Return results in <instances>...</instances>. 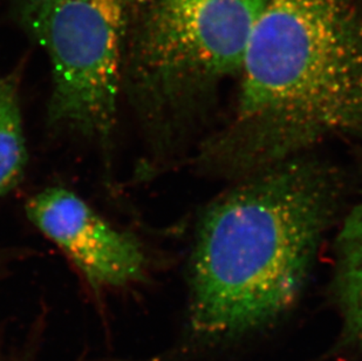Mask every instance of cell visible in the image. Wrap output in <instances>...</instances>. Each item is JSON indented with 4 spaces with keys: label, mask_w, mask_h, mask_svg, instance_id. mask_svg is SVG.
I'll use <instances>...</instances> for the list:
<instances>
[{
    "label": "cell",
    "mask_w": 362,
    "mask_h": 361,
    "mask_svg": "<svg viewBox=\"0 0 362 361\" xmlns=\"http://www.w3.org/2000/svg\"><path fill=\"white\" fill-rule=\"evenodd\" d=\"M21 81V69L0 75V198L23 182L28 167Z\"/></svg>",
    "instance_id": "cell-7"
},
{
    "label": "cell",
    "mask_w": 362,
    "mask_h": 361,
    "mask_svg": "<svg viewBox=\"0 0 362 361\" xmlns=\"http://www.w3.org/2000/svg\"><path fill=\"white\" fill-rule=\"evenodd\" d=\"M335 248V293L346 331L362 344V196L339 231Z\"/></svg>",
    "instance_id": "cell-6"
},
{
    "label": "cell",
    "mask_w": 362,
    "mask_h": 361,
    "mask_svg": "<svg viewBox=\"0 0 362 361\" xmlns=\"http://www.w3.org/2000/svg\"><path fill=\"white\" fill-rule=\"evenodd\" d=\"M209 205L189 271V321L206 340L276 321L298 299L341 203L344 180L308 154L240 178Z\"/></svg>",
    "instance_id": "cell-2"
},
{
    "label": "cell",
    "mask_w": 362,
    "mask_h": 361,
    "mask_svg": "<svg viewBox=\"0 0 362 361\" xmlns=\"http://www.w3.org/2000/svg\"><path fill=\"white\" fill-rule=\"evenodd\" d=\"M226 125L199 150L204 171L240 178L362 135V0H265Z\"/></svg>",
    "instance_id": "cell-1"
},
{
    "label": "cell",
    "mask_w": 362,
    "mask_h": 361,
    "mask_svg": "<svg viewBox=\"0 0 362 361\" xmlns=\"http://www.w3.org/2000/svg\"><path fill=\"white\" fill-rule=\"evenodd\" d=\"M25 210L95 292L139 283L147 275V253L136 236L107 221L74 191L45 188Z\"/></svg>",
    "instance_id": "cell-5"
},
{
    "label": "cell",
    "mask_w": 362,
    "mask_h": 361,
    "mask_svg": "<svg viewBox=\"0 0 362 361\" xmlns=\"http://www.w3.org/2000/svg\"><path fill=\"white\" fill-rule=\"evenodd\" d=\"M265 0H132L122 96L149 164L174 157L238 79Z\"/></svg>",
    "instance_id": "cell-3"
},
{
    "label": "cell",
    "mask_w": 362,
    "mask_h": 361,
    "mask_svg": "<svg viewBox=\"0 0 362 361\" xmlns=\"http://www.w3.org/2000/svg\"><path fill=\"white\" fill-rule=\"evenodd\" d=\"M132 0H14L18 26L42 47L51 65L46 125L113 149Z\"/></svg>",
    "instance_id": "cell-4"
}]
</instances>
